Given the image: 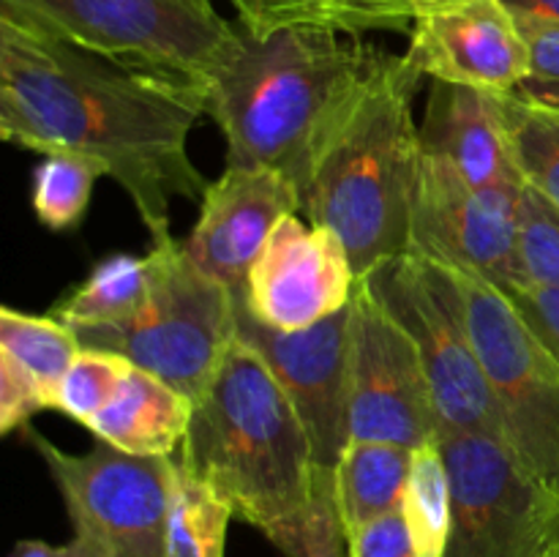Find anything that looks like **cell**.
Here are the masks:
<instances>
[{"instance_id": "6da1fadb", "label": "cell", "mask_w": 559, "mask_h": 557, "mask_svg": "<svg viewBox=\"0 0 559 557\" xmlns=\"http://www.w3.org/2000/svg\"><path fill=\"white\" fill-rule=\"evenodd\" d=\"M207 115L205 87L87 52L0 14V137L36 153L102 162L153 244L173 238L169 205L202 200L189 137Z\"/></svg>"}, {"instance_id": "7a4b0ae2", "label": "cell", "mask_w": 559, "mask_h": 557, "mask_svg": "<svg viewBox=\"0 0 559 557\" xmlns=\"http://www.w3.org/2000/svg\"><path fill=\"white\" fill-rule=\"evenodd\" d=\"M424 76L409 52L377 47L328 118L300 186V213L344 240L358 278L409 251L424 156L413 102Z\"/></svg>"}, {"instance_id": "3957f363", "label": "cell", "mask_w": 559, "mask_h": 557, "mask_svg": "<svg viewBox=\"0 0 559 557\" xmlns=\"http://www.w3.org/2000/svg\"><path fill=\"white\" fill-rule=\"evenodd\" d=\"M178 462L260 530L284 557L300 555L317 462L309 431L271 366L235 339L194 402Z\"/></svg>"}, {"instance_id": "277c9868", "label": "cell", "mask_w": 559, "mask_h": 557, "mask_svg": "<svg viewBox=\"0 0 559 557\" xmlns=\"http://www.w3.org/2000/svg\"><path fill=\"white\" fill-rule=\"evenodd\" d=\"M240 27V25H238ZM364 38L278 31L238 44L205 85L207 118L227 142V167H267L304 186L328 118L374 58Z\"/></svg>"}, {"instance_id": "5b68a950", "label": "cell", "mask_w": 559, "mask_h": 557, "mask_svg": "<svg viewBox=\"0 0 559 557\" xmlns=\"http://www.w3.org/2000/svg\"><path fill=\"white\" fill-rule=\"evenodd\" d=\"M156 284L140 317L118 328L74 331L82 347L123 355L197 402L238 339V295L207 276L180 240L151 246Z\"/></svg>"}, {"instance_id": "8992f818", "label": "cell", "mask_w": 559, "mask_h": 557, "mask_svg": "<svg viewBox=\"0 0 559 557\" xmlns=\"http://www.w3.org/2000/svg\"><path fill=\"white\" fill-rule=\"evenodd\" d=\"M0 14L87 52L205 87L238 44V22L180 0H0Z\"/></svg>"}, {"instance_id": "52a82bcc", "label": "cell", "mask_w": 559, "mask_h": 557, "mask_svg": "<svg viewBox=\"0 0 559 557\" xmlns=\"http://www.w3.org/2000/svg\"><path fill=\"white\" fill-rule=\"evenodd\" d=\"M360 282L418 347L431 382L440 431L502 437L500 413L475 353L453 273L409 249L371 268Z\"/></svg>"}, {"instance_id": "ba28073f", "label": "cell", "mask_w": 559, "mask_h": 557, "mask_svg": "<svg viewBox=\"0 0 559 557\" xmlns=\"http://www.w3.org/2000/svg\"><path fill=\"white\" fill-rule=\"evenodd\" d=\"M22 431L47 464L87 557H169L175 457H134L102 440L69 453L31 426Z\"/></svg>"}, {"instance_id": "9c48e42d", "label": "cell", "mask_w": 559, "mask_h": 557, "mask_svg": "<svg viewBox=\"0 0 559 557\" xmlns=\"http://www.w3.org/2000/svg\"><path fill=\"white\" fill-rule=\"evenodd\" d=\"M445 268L462 293L502 437L524 467L559 497V364L495 282L464 268Z\"/></svg>"}, {"instance_id": "30bf717a", "label": "cell", "mask_w": 559, "mask_h": 557, "mask_svg": "<svg viewBox=\"0 0 559 557\" xmlns=\"http://www.w3.org/2000/svg\"><path fill=\"white\" fill-rule=\"evenodd\" d=\"M451 481L445 557H540L557 541L559 497L497 435L440 431Z\"/></svg>"}, {"instance_id": "8fae6325", "label": "cell", "mask_w": 559, "mask_h": 557, "mask_svg": "<svg viewBox=\"0 0 559 557\" xmlns=\"http://www.w3.org/2000/svg\"><path fill=\"white\" fill-rule=\"evenodd\" d=\"M349 440L420 448L440 437L431 382L409 333L358 284L349 306Z\"/></svg>"}, {"instance_id": "7c38bea8", "label": "cell", "mask_w": 559, "mask_h": 557, "mask_svg": "<svg viewBox=\"0 0 559 557\" xmlns=\"http://www.w3.org/2000/svg\"><path fill=\"white\" fill-rule=\"evenodd\" d=\"M524 183H467L451 164L424 153L413 202L409 249L451 268L486 276L506 289L519 284L516 227Z\"/></svg>"}, {"instance_id": "4fadbf2b", "label": "cell", "mask_w": 559, "mask_h": 557, "mask_svg": "<svg viewBox=\"0 0 559 557\" xmlns=\"http://www.w3.org/2000/svg\"><path fill=\"white\" fill-rule=\"evenodd\" d=\"M349 306L293 333L262 325L246 300L238 306V336L271 366L309 431L317 467L328 470L349 442Z\"/></svg>"}, {"instance_id": "5bb4252c", "label": "cell", "mask_w": 559, "mask_h": 557, "mask_svg": "<svg viewBox=\"0 0 559 557\" xmlns=\"http://www.w3.org/2000/svg\"><path fill=\"white\" fill-rule=\"evenodd\" d=\"M344 240L333 229L284 218L257 257L246 284V309L273 331H306L338 315L358 293Z\"/></svg>"}, {"instance_id": "9a60e30c", "label": "cell", "mask_w": 559, "mask_h": 557, "mask_svg": "<svg viewBox=\"0 0 559 557\" xmlns=\"http://www.w3.org/2000/svg\"><path fill=\"white\" fill-rule=\"evenodd\" d=\"M407 36L429 80L506 96L527 76V44L502 0H413Z\"/></svg>"}, {"instance_id": "2e32d148", "label": "cell", "mask_w": 559, "mask_h": 557, "mask_svg": "<svg viewBox=\"0 0 559 557\" xmlns=\"http://www.w3.org/2000/svg\"><path fill=\"white\" fill-rule=\"evenodd\" d=\"M293 213H300V191L287 175L267 167H227L207 183L183 246L207 276L246 298L257 257Z\"/></svg>"}, {"instance_id": "e0dca14e", "label": "cell", "mask_w": 559, "mask_h": 557, "mask_svg": "<svg viewBox=\"0 0 559 557\" xmlns=\"http://www.w3.org/2000/svg\"><path fill=\"white\" fill-rule=\"evenodd\" d=\"M420 147L478 189L524 183L495 93L431 80Z\"/></svg>"}, {"instance_id": "ac0fdd59", "label": "cell", "mask_w": 559, "mask_h": 557, "mask_svg": "<svg viewBox=\"0 0 559 557\" xmlns=\"http://www.w3.org/2000/svg\"><path fill=\"white\" fill-rule=\"evenodd\" d=\"M194 402L162 377L131 364L118 391L85 426L93 437L134 457H173L189 431Z\"/></svg>"}, {"instance_id": "d6986e66", "label": "cell", "mask_w": 559, "mask_h": 557, "mask_svg": "<svg viewBox=\"0 0 559 557\" xmlns=\"http://www.w3.org/2000/svg\"><path fill=\"white\" fill-rule=\"evenodd\" d=\"M238 25L262 38L278 31H317L360 38L409 33L413 0H240Z\"/></svg>"}, {"instance_id": "ffe728a7", "label": "cell", "mask_w": 559, "mask_h": 557, "mask_svg": "<svg viewBox=\"0 0 559 557\" xmlns=\"http://www.w3.org/2000/svg\"><path fill=\"white\" fill-rule=\"evenodd\" d=\"M413 448L382 440H349L333 467V497L344 533L396 511L404 502Z\"/></svg>"}, {"instance_id": "44dd1931", "label": "cell", "mask_w": 559, "mask_h": 557, "mask_svg": "<svg viewBox=\"0 0 559 557\" xmlns=\"http://www.w3.org/2000/svg\"><path fill=\"white\" fill-rule=\"evenodd\" d=\"M156 284V260L112 254L98 262L91 276L63 295L49 315L71 331L82 328H118L142 315Z\"/></svg>"}, {"instance_id": "7402d4cb", "label": "cell", "mask_w": 559, "mask_h": 557, "mask_svg": "<svg viewBox=\"0 0 559 557\" xmlns=\"http://www.w3.org/2000/svg\"><path fill=\"white\" fill-rule=\"evenodd\" d=\"M82 344L66 322L52 315H27V311L0 309V353L25 366L47 393L49 410H55L58 388L66 371L80 355Z\"/></svg>"}, {"instance_id": "603a6c76", "label": "cell", "mask_w": 559, "mask_h": 557, "mask_svg": "<svg viewBox=\"0 0 559 557\" xmlns=\"http://www.w3.org/2000/svg\"><path fill=\"white\" fill-rule=\"evenodd\" d=\"M233 506L213 486L197 478L175 459L173 506H169V557H224Z\"/></svg>"}, {"instance_id": "cb8c5ba5", "label": "cell", "mask_w": 559, "mask_h": 557, "mask_svg": "<svg viewBox=\"0 0 559 557\" xmlns=\"http://www.w3.org/2000/svg\"><path fill=\"white\" fill-rule=\"evenodd\" d=\"M497 104L524 183L559 211V109L527 102L519 93L497 96Z\"/></svg>"}, {"instance_id": "d4e9b609", "label": "cell", "mask_w": 559, "mask_h": 557, "mask_svg": "<svg viewBox=\"0 0 559 557\" xmlns=\"http://www.w3.org/2000/svg\"><path fill=\"white\" fill-rule=\"evenodd\" d=\"M402 511L418 557H445L451 535V481L440 437L413 451Z\"/></svg>"}, {"instance_id": "484cf974", "label": "cell", "mask_w": 559, "mask_h": 557, "mask_svg": "<svg viewBox=\"0 0 559 557\" xmlns=\"http://www.w3.org/2000/svg\"><path fill=\"white\" fill-rule=\"evenodd\" d=\"M102 162L80 153H44L33 169V211L52 233L80 227L91 208L96 180L104 178Z\"/></svg>"}, {"instance_id": "4316f807", "label": "cell", "mask_w": 559, "mask_h": 557, "mask_svg": "<svg viewBox=\"0 0 559 557\" xmlns=\"http://www.w3.org/2000/svg\"><path fill=\"white\" fill-rule=\"evenodd\" d=\"M519 284H559V211L524 183L516 227Z\"/></svg>"}, {"instance_id": "83f0119b", "label": "cell", "mask_w": 559, "mask_h": 557, "mask_svg": "<svg viewBox=\"0 0 559 557\" xmlns=\"http://www.w3.org/2000/svg\"><path fill=\"white\" fill-rule=\"evenodd\" d=\"M129 366L131 360H126L123 355L82 347L71 369L66 371L63 382H60L55 410L74 418L76 424L87 426L93 415L118 391Z\"/></svg>"}, {"instance_id": "f1b7e54d", "label": "cell", "mask_w": 559, "mask_h": 557, "mask_svg": "<svg viewBox=\"0 0 559 557\" xmlns=\"http://www.w3.org/2000/svg\"><path fill=\"white\" fill-rule=\"evenodd\" d=\"M516 22L530 55L527 76L516 93L527 102L559 109V22L535 14H516Z\"/></svg>"}, {"instance_id": "f546056e", "label": "cell", "mask_w": 559, "mask_h": 557, "mask_svg": "<svg viewBox=\"0 0 559 557\" xmlns=\"http://www.w3.org/2000/svg\"><path fill=\"white\" fill-rule=\"evenodd\" d=\"M298 557H349L347 533L333 497V470L328 467H317Z\"/></svg>"}, {"instance_id": "4dcf8cb0", "label": "cell", "mask_w": 559, "mask_h": 557, "mask_svg": "<svg viewBox=\"0 0 559 557\" xmlns=\"http://www.w3.org/2000/svg\"><path fill=\"white\" fill-rule=\"evenodd\" d=\"M44 410H49V399L36 377L14 358L0 353V435L25 429L27 420Z\"/></svg>"}, {"instance_id": "1f68e13d", "label": "cell", "mask_w": 559, "mask_h": 557, "mask_svg": "<svg viewBox=\"0 0 559 557\" xmlns=\"http://www.w3.org/2000/svg\"><path fill=\"white\" fill-rule=\"evenodd\" d=\"M502 293L559 364V284H511Z\"/></svg>"}, {"instance_id": "d6a6232c", "label": "cell", "mask_w": 559, "mask_h": 557, "mask_svg": "<svg viewBox=\"0 0 559 557\" xmlns=\"http://www.w3.org/2000/svg\"><path fill=\"white\" fill-rule=\"evenodd\" d=\"M349 557H418L402 508L347 533Z\"/></svg>"}, {"instance_id": "836d02e7", "label": "cell", "mask_w": 559, "mask_h": 557, "mask_svg": "<svg viewBox=\"0 0 559 557\" xmlns=\"http://www.w3.org/2000/svg\"><path fill=\"white\" fill-rule=\"evenodd\" d=\"M11 557H87L82 552V546L76 541L63 546H55L47 544V541H36V538H25V541H16L14 552Z\"/></svg>"}, {"instance_id": "e575fe53", "label": "cell", "mask_w": 559, "mask_h": 557, "mask_svg": "<svg viewBox=\"0 0 559 557\" xmlns=\"http://www.w3.org/2000/svg\"><path fill=\"white\" fill-rule=\"evenodd\" d=\"M516 14H535L559 22V0H502Z\"/></svg>"}, {"instance_id": "d590c367", "label": "cell", "mask_w": 559, "mask_h": 557, "mask_svg": "<svg viewBox=\"0 0 559 557\" xmlns=\"http://www.w3.org/2000/svg\"><path fill=\"white\" fill-rule=\"evenodd\" d=\"M180 3L191 5V9L202 11V14H218L216 5H213V0H180Z\"/></svg>"}, {"instance_id": "8d00e7d4", "label": "cell", "mask_w": 559, "mask_h": 557, "mask_svg": "<svg viewBox=\"0 0 559 557\" xmlns=\"http://www.w3.org/2000/svg\"><path fill=\"white\" fill-rule=\"evenodd\" d=\"M540 557H559V541H555V544H551Z\"/></svg>"}, {"instance_id": "74e56055", "label": "cell", "mask_w": 559, "mask_h": 557, "mask_svg": "<svg viewBox=\"0 0 559 557\" xmlns=\"http://www.w3.org/2000/svg\"><path fill=\"white\" fill-rule=\"evenodd\" d=\"M227 3H229V5H233V9H235V5H238V3H240V0H227Z\"/></svg>"}, {"instance_id": "f35d334b", "label": "cell", "mask_w": 559, "mask_h": 557, "mask_svg": "<svg viewBox=\"0 0 559 557\" xmlns=\"http://www.w3.org/2000/svg\"><path fill=\"white\" fill-rule=\"evenodd\" d=\"M557 541H559V519H557Z\"/></svg>"}]
</instances>
